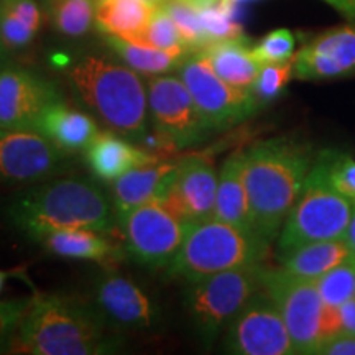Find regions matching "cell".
I'll list each match as a JSON object with an SVG mask.
<instances>
[{"instance_id": "cell-1", "label": "cell", "mask_w": 355, "mask_h": 355, "mask_svg": "<svg viewBox=\"0 0 355 355\" xmlns=\"http://www.w3.org/2000/svg\"><path fill=\"white\" fill-rule=\"evenodd\" d=\"M96 306L64 295L37 293L21 318L12 352L30 355H104L122 347Z\"/></svg>"}, {"instance_id": "cell-2", "label": "cell", "mask_w": 355, "mask_h": 355, "mask_svg": "<svg viewBox=\"0 0 355 355\" xmlns=\"http://www.w3.org/2000/svg\"><path fill=\"white\" fill-rule=\"evenodd\" d=\"M313 148L300 139L275 137L243 152V178L254 230L272 243L282 232L314 165Z\"/></svg>"}, {"instance_id": "cell-3", "label": "cell", "mask_w": 355, "mask_h": 355, "mask_svg": "<svg viewBox=\"0 0 355 355\" xmlns=\"http://www.w3.org/2000/svg\"><path fill=\"white\" fill-rule=\"evenodd\" d=\"M13 229L38 243L61 229L86 227L110 234L115 212L99 186L79 178L53 180L17 194L6 207Z\"/></svg>"}, {"instance_id": "cell-4", "label": "cell", "mask_w": 355, "mask_h": 355, "mask_svg": "<svg viewBox=\"0 0 355 355\" xmlns=\"http://www.w3.org/2000/svg\"><path fill=\"white\" fill-rule=\"evenodd\" d=\"M79 101L110 130L125 139L145 141L148 135L146 84L125 63L87 55L66 73Z\"/></svg>"}, {"instance_id": "cell-5", "label": "cell", "mask_w": 355, "mask_h": 355, "mask_svg": "<svg viewBox=\"0 0 355 355\" xmlns=\"http://www.w3.org/2000/svg\"><path fill=\"white\" fill-rule=\"evenodd\" d=\"M268 250L270 242L252 229L217 219L194 222L166 272L193 283L225 270L263 263Z\"/></svg>"}, {"instance_id": "cell-6", "label": "cell", "mask_w": 355, "mask_h": 355, "mask_svg": "<svg viewBox=\"0 0 355 355\" xmlns=\"http://www.w3.org/2000/svg\"><path fill=\"white\" fill-rule=\"evenodd\" d=\"M354 204L331 183L327 155L322 153L306 176L295 206L278 235V254L311 242L347 235Z\"/></svg>"}, {"instance_id": "cell-7", "label": "cell", "mask_w": 355, "mask_h": 355, "mask_svg": "<svg viewBox=\"0 0 355 355\" xmlns=\"http://www.w3.org/2000/svg\"><path fill=\"white\" fill-rule=\"evenodd\" d=\"M265 265L225 270L188 283L184 306L204 345H212L243 306L263 288Z\"/></svg>"}, {"instance_id": "cell-8", "label": "cell", "mask_w": 355, "mask_h": 355, "mask_svg": "<svg viewBox=\"0 0 355 355\" xmlns=\"http://www.w3.org/2000/svg\"><path fill=\"white\" fill-rule=\"evenodd\" d=\"M263 290L282 313L295 354H318L326 304L318 291L316 279L296 277L282 266H265Z\"/></svg>"}, {"instance_id": "cell-9", "label": "cell", "mask_w": 355, "mask_h": 355, "mask_svg": "<svg viewBox=\"0 0 355 355\" xmlns=\"http://www.w3.org/2000/svg\"><path fill=\"white\" fill-rule=\"evenodd\" d=\"M117 220L127 255L148 268H166L189 227L158 199L133 207Z\"/></svg>"}, {"instance_id": "cell-10", "label": "cell", "mask_w": 355, "mask_h": 355, "mask_svg": "<svg viewBox=\"0 0 355 355\" xmlns=\"http://www.w3.org/2000/svg\"><path fill=\"white\" fill-rule=\"evenodd\" d=\"M178 69L211 130L237 125L260 107L250 89H239L225 83L199 51L189 53Z\"/></svg>"}, {"instance_id": "cell-11", "label": "cell", "mask_w": 355, "mask_h": 355, "mask_svg": "<svg viewBox=\"0 0 355 355\" xmlns=\"http://www.w3.org/2000/svg\"><path fill=\"white\" fill-rule=\"evenodd\" d=\"M148 115L155 133L171 148H189L206 139L211 130L199 114L183 79L153 76L146 83Z\"/></svg>"}, {"instance_id": "cell-12", "label": "cell", "mask_w": 355, "mask_h": 355, "mask_svg": "<svg viewBox=\"0 0 355 355\" xmlns=\"http://www.w3.org/2000/svg\"><path fill=\"white\" fill-rule=\"evenodd\" d=\"M224 347L237 355L295 354L282 313L263 288L225 327Z\"/></svg>"}, {"instance_id": "cell-13", "label": "cell", "mask_w": 355, "mask_h": 355, "mask_svg": "<svg viewBox=\"0 0 355 355\" xmlns=\"http://www.w3.org/2000/svg\"><path fill=\"white\" fill-rule=\"evenodd\" d=\"M217 184L214 159L207 155H188L178 162L157 199L191 225L214 217Z\"/></svg>"}, {"instance_id": "cell-14", "label": "cell", "mask_w": 355, "mask_h": 355, "mask_svg": "<svg viewBox=\"0 0 355 355\" xmlns=\"http://www.w3.org/2000/svg\"><path fill=\"white\" fill-rule=\"evenodd\" d=\"M64 170V153L30 128H0V184L40 183Z\"/></svg>"}, {"instance_id": "cell-15", "label": "cell", "mask_w": 355, "mask_h": 355, "mask_svg": "<svg viewBox=\"0 0 355 355\" xmlns=\"http://www.w3.org/2000/svg\"><path fill=\"white\" fill-rule=\"evenodd\" d=\"M63 101L55 83L15 66H0V128H30L48 105Z\"/></svg>"}, {"instance_id": "cell-16", "label": "cell", "mask_w": 355, "mask_h": 355, "mask_svg": "<svg viewBox=\"0 0 355 355\" xmlns=\"http://www.w3.org/2000/svg\"><path fill=\"white\" fill-rule=\"evenodd\" d=\"M94 306L115 329H150L159 321V308L132 278L109 273L97 282Z\"/></svg>"}, {"instance_id": "cell-17", "label": "cell", "mask_w": 355, "mask_h": 355, "mask_svg": "<svg viewBox=\"0 0 355 355\" xmlns=\"http://www.w3.org/2000/svg\"><path fill=\"white\" fill-rule=\"evenodd\" d=\"M293 74L319 81L355 74V28L339 26L313 38L293 56Z\"/></svg>"}, {"instance_id": "cell-18", "label": "cell", "mask_w": 355, "mask_h": 355, "mask_svg": "<svg viewBox=\"0 0 355 355\" xmlns=\"http://www.w3.org/2000/svg\"><path fill=\"white\" fill-rule=\"evenodd\" d=\"M84 159L94 176L107 183H114L135 168L159 162L157 155L146 148H139L132 140L123 139V135L114 130L97 133L84 150Z\"/></svg>"}, {"instance_id": "cell-19", "label": "cell", "mask_w": 355, "mask_h": 355, "mask_svg": "<svg viewBox=\"0 0 355 355\" xmlns=\"http://www.w3.org/2000/svg\"><path fill=\"white\" fill-rule=\"evenodd\" d=\"M107 235L109 234L86 227L61 229L44 235L38 245H42L44 252L50 255L60 257V259L96 261V263L112 268L125 260L127 250L125 247L110 241Z\"/></svg>"}, {"instance_id": "cell-20", "label": "cell", "mask_w": 355, "mask_h": 355, "mask_svg": "<svg viewBox=\"0 0 355 355\" xmlns=\"http://www.w3.org/2000/svg\"><path fill=\"white\" fill-rule=\"evenodd\" d=\"M35 130L46 137L64 155L84 152L99 133L92 115L69 107L64 101L48 105Z\"/></svg>"}, {"instance_id": "cell-21", "label": "cell", "mask_w": 355, "mask_h": 355, "mask_svg": "<svg viewBox=\"0 0 355 355\" xmlns=\"http://www.w3.org/2000/svg\"><path fill=\"white\" fill-rule=\"evenodd\" d=\"M180 159H165V162L152 163L125 175L112 183V204L115 217H121L125 212L139 207L141 204L157 199L168 176L175 171Z\"/></svg>"}, {"instance_id": "cell-22", "label": "cell", "mask_w": 355, "mask_h": 355, "mask_svg": "<svg viewBox=\"0 0 355 355\" xmlns=\"http://www.w3.org/2000/svg\"><path fill=\"white\" fill-rule=\"evenodd\" d=\"M212 219L254 230L245 178H243V152L229 155L220 168Z\"/></svg>"}, {"instance_id": "cell-23", "label": "cell", "mask_w": 355, "mask_h": 355, "mask_svg": "<svg viewBox=\"0 0 355 355\" xmlns=\"http://www.w3.org/2000/svg\"><path fill=\"white\" fill-rule=\"evenodd\" d=\"M352 257H355V252L350 247L347 237H340L311 242L293 250L282 252L278 254V261L282 268L296 277L318 279L321 275L327 273L334 266L344 263Z\"/></svg>"}, {"instance_id": "cell-24", "label": "cell", "mask_w": 355, "mask_h": 355, "mask_svg": "<svg viewBox=\"0 0 355 355\" xmlns=\"http://www.w3.org/2000/svg\"><path fill=\"white\" fill-rule=\"evenodd\" d=\"M219 78L239 89H252L261 66L243 37L212 42L199 50Z\"/></svg>"}, {"instance_id": "cell-25", "label": "cell", "mask_w": 355, "mask_h": 355, "mask_svg": "<svg viewBox=\"0 0 355 355\" xmlns=\"http://www.w3.org/2000/svg\"><path fill=\"white\" fill-rule=\"evenodd\" d=\"M157 6L150 0H96L94 24L105 37L135 40L145 32Z\"/></svg>"}, {"instance_id": "cell-26", "label": "cell", "mask_w": 355, "mask_h": 355, "mask_svg": "<svg viewBox=\"0 0 355 355\" xmlns=\"http://www.w3.org/2000/svg\"><path fill=\"white\" fill-rule=\"evenodd\" d=\"M42 26V10L35 0H0V42L8 51L28 46Z\"/></svg>"}, {"instance_id": "cell-27", "label": "cell", "mask_w": 355, "mask_h": 355, "mask_svg": "<svg viewBox=\"0 0 355 355\" xmlns=\"http://www.w3.org/2000/svg\"><path fill=\"white\" fill-rule=\"evenodd\" d=\"M105 42L121 56L123 63L145 76H163V74L180 68L184 58L189 55L183 48L159 50L150 44L135 43L121 37H110V35H107Z\"/></svg>"}, {"instance_id": "cell-28", "label": "cell", "mask_w": 355, "mask_h": 355, "mask_svg": "<svg viewBox=\"0 0 355 355\" xmlns=\"http://www.w3.org/2000/svg\"><path fill=\"white\" fill-rule=\"evenodd\" d=\"M55 28L66 37H84L96 19V0H44Z\"/></svg>"}, {"instance_id": "cell-29", "label": "cell", "mask_w": 355, "mask_h": 355, "mask_svg": "<svg viewBox=\"0 0 355 355\" xmlns=\"http://www.w3.org/2000/svg\"><path fill=\"white\" fill-rule=\"evenodd\" d=\"M159 6L165 8L175 21L181 40L189 53L202 50L209 43L204 32L199 7L191 3L189 0H162Z\"/></svg>"}, {"instance_id": "cell-30", "label": "cell", "mask_w": 355, "mask_h": 355, "mask_svg": "<svg viewBox=\"0 0 355 355\" xmlns=\"http://www.w3.org/2000/svg\"><path fill=\"white\" fill-rule=\"evenodd\" d=\"M322 303L329 308H340L355 298V257L334 266L316 279Z\"/></svg>"}, {"instance_id": "cell-31", "label": "cell", "mask_w": 355, "mask_h": 355, "mask_svg": "<svg viewBox=\"0 0 355 355\" xmlns=\"http://www.w3.org/2000/svg\"><path fill=\"white\" fill-rule=\"evenodd\" d=\"M130 42L150 44V46L159 48V50H178V48L186 50L175 21H173L171 17L168 15V12L159 6V3L157 8H155L152 19H150L148 25H146L145 32L139 35L135 40H130Z\"/></svg>"}, {"instance_id": "cell-32", "label": "cell", "mask_w": 355, "mask_h": 355, "mask_svg": "<svg viewBox=\"0 0 355 355\" xmlns=\"http://www.w3.org/2000/svg\"><path fill=\"white\" fill-rule=\"evenodd\" d=\"M199 13L209 43L243 37L242 26L234 20V7L224 0L211 7H199Z\"/></svg>"}, {"instance_id": "cell-33", "label": "cell", "mask_w": 355, "mask_h": 355, "mask_svg": "<svg viewBox=\"0 0 355 355\" xmlns=\"http://www.w3.org/2000/svg\"><path fill=\"white\" fill-rule=\"evenodd\" d=\"M291 78H295L293 60L285 61V63L263 64L250 91L254 92L259 102L273 101L282 94L283 89L291 81Z\"/></svg>"}, {"instance_id": "cell-34", "label": "cell", "mask_w": 355, "mask_h": 355, "mask_svg": "<svg viewBox=\"0 0 355 355\" xmlns=\"http://www.w3.org/2000/svg\"><path fill=\"white\" fill-rule=\"evenodd\" d=\"M296 40L290 30L279 28L270 32L252 48L255 60L260 64L285 63L295 56Z\"/></svg>"}, {"instance_id": "cell-35", "label": "cell", "mask_w": 355, "mask_h": 355, "mask_svg": "<svg viewBox=\"0 0 355 355\" xmlns=\"http://www.w3.org/2000/svg\"><path fill=\"white\" fill-rule=\"evenodd\" d=\"M28 303L30 298L0 300V354L12 352L13 339Z\"/></svg>"}, {"instance_id": "cell-36", "label": "cell", "mask_w": 355, "mask_h": 355, "mask_svg": "<svg viewBox=\"0 0 355 355\" xmlns=\"http://www.w3.org/2000/svg\"><path fill=\"white\" fill-rule=\"evenodd\" d=\"M327 173L334 188L355 207V159L347 155H327Z\"/></svg>"}, {"instance_id": "cell-37", "label": "cell", "mask_w": 355, "mask_h": 355, "mask_svg": "<svg viewBox=\"0 0 355 355\" xmlns=\"http://www.w3.org/2000/svg\"><path fill=\"white\" fill-rule=\"evenodd\" d=\"M321 355H355V334L354 332H337L327 337L318 349Z\"/></svg>"}, {"instance_id": "cell-38", "label": "cell", "mask_w": 355, "mask_h": 355, "mask_svg": "<svg viewBox=\"0 0 355 355\" xmlns=\"http://www.w3.org/2000/svg\"><path fill=\"white\" fill-rule=\"evenodd\" d=\"M324 2L329 3L337 12L343 13L345 19L355 24V0H324Z\"/></svg>"}, {"instance_id": "cell-39", "label": "cell", "mask_w": 355, "mask_h": 355, "mask_svg": "<svg viewBox=\"0 0 355 355\" xmlns=\"http://www.w3.org/2000/svg\"><path fill=\"white\" fill-rule=\"evenodd\" d=\"M345 237H347V241H349V243H350V247H352V248H354V252H355V207H354V216H352V220H350L349 229H347V235H345Z\"/></svg>"}, {"instance_id": "cell-40", "label": "cell", "mask_w": 355, "mask_h": 355, "mask_svg": "<svg viewBox=\"0 0 355 355\" xmlns=\"http://www.w3.org/2000/svg\"><path fill=\"white\" fill-rule=\"evenodd\" d=\"M191 3H194L196 7H211L216 6V3L222 2V0H189Z\"/></svg>"}, {"instance_id": "cell-41", "label": "cell", "mask_w": 355, "mask_h": 355, "mask_svg": "<svg viewBox=\"0 0 355 355\" xmlns=\"http://www.w3.org/2000/svg\"><path fill=\"white\" fill-rule=\"evenodd\" d=\"M12 272H6V270H0V293L3 291V288H6V283L7 279L12 277Z\"/></svg>"}, {"instance_id": "cell-42", "label": "cell", "mask_w": 355, "mask_h": 355, "mask_svg": "<svg viewBox=\"0 0 355 355\" xmlns=\"http://www.w3.org/2000/svg\"><path fill=\"white\" fill-rule=\"evenodd\" d=\"M225 3H229L230 7H237L241 3H247V2H255V0H224Z\"/></svg>"}, {"instance_id": "cell-43", "label": "cell", "mask_w": 355, "mask_h": 355, "mask_svg": "<svg viewBox=\"0 0 355 355\" xmlns=\"http://www.w3.org/2000/svg\"><path fill=\"white\" fill-rule=\"evenodd\" d=\"M6 58H7V50L3 48L2 42H0V66L6 64Z\"/></svg>"}, {"instance_id": "cell-44", "label": "cell", "mask_w": 355, "mask_h": 355, "mask_svg": "<svg viewBox=\"0 0 355 355\" xmlns=\"http://www.w3.org/2000/svg\"><path fill=\"white\" fill-rule=\"evenodd\" d=\"M150 2H153V3H159V2H162V0H150Z\"/></svg>"}]
</instances>
